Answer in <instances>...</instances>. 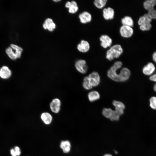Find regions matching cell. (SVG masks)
I'll use <instances>...</instances> for the list:
<instances>
[{
    "instance_id": "cell-1",
    "label": "cell",
    "mask_w": 156,
    "mask_h": 156,
    "mask_svg": "<svg viewBox=\"0 0 156 156\" xmlns=\"http://www.w3.org/2000/svg\"><path fill=\"white\" fill-rule=\"evenodd\" d=\"M112 104L115 107V110L110 108H104L102 110V114L105 117L112 121H118L120 116L124 114L125 106L122 102L116 100L113 101Z\"/></svg>"
},
{
    "instance_id": "cell-2",
    "label": "cell",
    "mask_w": 156,
    "mask_h": 156,
    "mask_svg": "<svg viewBox=\"0 0 156 156\" xmlns=\"http://www.w3.org/2000/svg\"><path fill=\"white\" fill-rule=\"evenodd\" d=\"M123 49L119 44H116L111 46L107 51L106 57L111 61L115 58H119L122 54Z\"/></svg>"
},
{
    "instance_id": "cell-3",
    "label": "cell",
    "mask_w": 156,
    "mask_h": 156,
    "mask_svg": "<svg viewBox=\"0 0 156 156\" xmlns=\"http://www.w3.org/2000/svg\"><path fill=\"white\" fill-rule=\"evenodd\" d=\"M122 65V63L120 61L115 62L107 72L108 77L114 81L119 82L118 74L116 72L117 70L120 68Z\"/></svg>"
},
{
    "instance_id": "cell-4",
    "label": "cell",
    "mask_w": 156,
    "mask_h": 156,
    "mask_svg": "<svg viewBox=\"0 0 156 156\" xmlns=\"http://www.w3.org/2000/svg\"><path fill=\"white\" fill-rule=\"evenodd\" d=\"M133 32L132 27L129 26L122 25L119 29L120 36L125 38H129L131 37Z\"/></svg>"
},
{
    "instance_id": "cell-5",
    "label": "cell",
    "mask_w": 156,
    "mask_h": 156,
    "mask_svg": "<svg viewBox=\"0 0 156 156\" xmlns=\"http://www.w3.org/2000/svg\"><path fill=\"white\" fill-rule=\"evenodd\" d=\"M101 46L104 49L111 47L112 43L111 38L106 34L102 35L99 37Z\"/></svg>"
},
{
    "instance_id": "cell-6",
    "label": "cell",
    "mask_w": 156,
    "mask_h": 156,
    "mask_svg": "<svg viewBox=\"0 0 156 156\" xmlns=\"http://www.w3.org/2000/svg\"><path fill=\"white\" fill-rule=\"evenodd\" d=\"M75 67L77 70L81 73L84 74L88 70V66L86 61L80 59L77 60L75 64Z\"/></svg>"
},
{
    "instance_id": "cell-7",
    "label": "cell",
    "mask_w": 156,
    "mask_h": 156,
    "mask_svg": "<svg viewBox=\"0 0 156 156\" xmlns=\"http://www.w3.org/2000/svg\"><path fill=\"white\" fill-rule=\"evenodd\" d=\"M144 16L145 18V20L139 25L140 28L143 31L149 30L151 27V22L152 18L148 13L144 14Z\"/></svg>"
},
{
    "instance_id": "cell-8",
    "label": "cell",
    "mask_w": 156,
    "mask_h": 156,
    "mask_svg": "<svg viewBox=\"0 0 156 156\" xmlns=\"http://www.w3.org/2000/svg\"><path fill=\"white\" fill-rule=\"evenodd\" d=\"M61 103L60 100L57 98L53 99L50 103L49 107L51 111L54 113H58L60 111Z\"/></svg>"
},
{
    "instance_id": "cell-9",
    "label": "cell",
    "mask_w": 156,
    "mask_h": 156,
    "mask_svg": "<svg viewBox=\"0 0 156 156\" xmlns=\"http://www.w3.org/2000/svg\"><path fill=\"white\" fill-rule=\"evenodd\" d=\"M102 14L103 17L105 20H112L114 18L115 11L112 8L108 7L103 9Z\"/></svg>"
},
{
    "instance_id": "cell-10",
    "label": "cell",
    "mask_w": 156,
    "mask_h": 156,
    "mask_svg": "<svg viewBox=\"0 0 156 156\" xmlns=\"http://www.w3.org/2000/svg\"><path fill=\"white\" fill-rule=\"evenodd\" d=\"M119 74V82H123L128 80L130 76L131 72L127 68H122Z\"/></svg>"
},
{
    "instance_id": "cell-11",
    "label": "cell",
    "mask_w": 156,
    "mask_h": 156,
    "mask_svg": "<svg viewBox=\"0 0 156 156\" xmlns=\"http://www.w3.org/2000/svg\"><path fill=\"white\" fill-rule=\"evenodd\" d=\"M79 18L80 22L82 24H86L90 22L92 17L91 14L88 12L85 11L80 13Z\"/></svg>"
},
{
    "instance_id": "cell-12",
    "label": "cell",
    "mask_w": 156,
    "mask_h": 156,
    "mask_svg": "<svg viewBox=\"0 0 156 156\" xmlns=\"http://www.w3.org/2000/svg\"><path fill=\"white\" fill-rule=\"evenodd\" d=\"M88 76L93 87H96L99 85L100 81V78L97 72H93Z\"/></svg>"
},
{
    "instance_id": "cell-13",
    "label": "cell",
    "mask_w": 156,
    "mask_h": 156,
    "mask_svg": "<svg viewBox=\"0 0 156 156\" xmlns=\"http://www.w3.org/2000/svg\"><path fill=\"white\" fill-rule=\"evenodd\" d=\"M42 26L44 29L49 31H53L55 28L56 25L53 20L51 18H46L43 23Z\"/></svg>"
},
{
    "instance_id": "cell-14",
    "label": "cell",
    "mask_w": 156,
    "mask_h": 156,
    "mask_svg": "<svg viewBox=\"0 0 156 156\" xmlns=\"http://www.w3.org/2000/svg\"><path fill=\"white\" fill-rule=\"evenodd\" d=\"M77 49L79 52L85 53L88 52L90 48V45L89 42L84 40H82L78 44Z\"/></svg>"
},
{
    "instance_id": "cell-15",
    "label": "cell",
    "mask_w": 156,
    "mask_h": 156,
    "mask_svg": "<svg viewBox=\"0 0 156 156\" xmlns=\"http://www.w3.org/2000/svg\"><path fill=\"white\" fill-rule=\"evenodd\" d=\"M12 72L8 67L7 66H2L0 69V77L4 79L10 78L12 75Z\"/></svg>"
},
{
    "instance_id": "cell-16",
    "label": "cell",
    "mask_w": 156,
    "mask_h": 156,
    "mask_svg": "<svg viewBox=\"0 0 156 156\" xmlns=\"http://www.w3.org/2000/svg\"><path fill=\"white\" fill-rule=\"evenodd\" d=\"M155 70V67L153 64L149 62L143 68L142 72L145 75H151Z\"/></svg>"
},
{
    "instance_id": "cell-17",
    "label": "cell",
    "mask_w": 156,
    "mask_h": 156,
    "mask_svg": "<svg viewBox=\"0 0 156 156\" xmlns=\"http://www.w3.org/2000/svg\"><path fill=\"white\" fill-rule=\"evenodd\" d=\"M40 118L43 122L47 125L50 124L53 120L51 114L47 112L42 113L41 115Z\"/></svg>"
},
{
    "instance_id": "cell-18",
    "label": "cell",
    "mask_w": 156,
    "mask_h": 156,
    "mask_svg": "<svg viewBox=\"0 0 156 156\" xmlns=\"http://www.w3.org/2000/svg\"><path fill=\"white\" fill-rule=\"evenodd\" d=\"M60 146L63 153H68L70 151L71 144L68 140L62 141L60 143Z\"/></svg>"
},
{
    "instance_id": "cell-19",
    "label": "cell",
    "mask_w": 156,
    "mask_h": 156,
    "mask_svg": "<svg viewBox=\"0 0 156 156\" xmlns=\"http://www.w3.org/2000/svg\"><path fill=\"white\" fill-rule=\"evenodd\" d=\"M121 22L122 25L132 27L134 25V21L132 18L130 16H126L122 18Z\"/></svg>"
},
{
    "instance_id": "cell-20",
    "label": "cell",
    "mask_w": 156,
    "mask_h": 156,
    "mask_svg": "<svg viewBox=\"0 0 156 156\" xmlns=\"http://www.w3.org/2000/svg\"><path fill=\"white\" fill-rule=\"evenodd\" d=\"M156 5V0H147L145 1L143 3L144 8L148 11L154 8Z\"/></svg>"
},
{
    "instance_id": "cell-21",
    "label": "cell",
    "mask_w": 156,
    "mask_h": 156,
    "mask_svg": "<svg viewBox=\"0 0 156 156\" xmlns=\"http://www.w3.org/2000/svg\"><path fill=\"white\" fill-rule=\"evenodd\" d=\"M88 97L90 102H93L99 99L100 98V95L98 92L93 91L89 93Z\"/></svg>"
},
{
    "instance_id": "cell-22",
    "label": "cell",
    "mask_w": 156,
    "mask_h": 156,
    "mask_svg": "<svg viewBox=\"0 0 156 156\" xmlns=\"http://www.w3.org/2000/svg\"><path fill=\"white\" fill-rule=\"evenodd\" d=\"M10 46L15 51L14 52L17 58H20L23 50V48L21 47L13 44H11Z\"/></svg>"
},
{
    "instance_id": "cell-23",
    "label": "cell",
    "mask_w": 156,
    "mask_h": 156,
    "mask_svg": "<svg viewBox=\"0 0 156 156\" xmlns=\"http://www.w3.org/2000/svg\"><path fill=\"white\" fill-rule=\"evenodd\" d=\"M5 52L11 59L15 60L17 58L14 51L10 46L8 47L6 49Z\"/></svg>"
},
{
    "instance_id": "cell-24",
    "label": "cell",
    "mask_w": 156,
    "mask_h": 156,
    "mask_svg": "<svg viewBox=\"0 0 156 156\" xmlns=\"http://www.w3.org/2000/svg\"><path fill=\"white\" fill-rule=\"evenodd\" d=\"M82 86L83 88L86 90H90L92 88L93 86L88 76L83 78Z\"/></svg>"
},
{
    "instance_id": "cell-25",
    "label": "cell",
    "mask_w": 156,
    "mask_h": 156,
    "mask_svg": "<svg viewBox=\"0 0 156 156\" xmlns=\"http://www.w3.org/2000/svg\"><path fill=\"white\" fill-rule=\"evenodd\" d=\"M107 2V0H95L93 2V3L96 8L101 9L105 6Z\"/></svg>"
},
{
    "instance_id": "cell-26",
    "label": "cell",
    "mask_w": 156,
    "mask_h": 156,
    "mask_svg": "<svg viewBox=\"0 0 156 156\" xmlns=\"http://www.w3.org/2000/svg\"><path fill=\"white\" fill-rule=\"evenodd\" d=\"M71 2V5L68 8V12L71 14H74L78 10L79 8L77 3L74 1Z\"/></svg>"
},
{
    "instance_id": "cell-27",
    "label": "cell",
    "mask_w": 156,
    "mask_h": 156,
    "mask_svg": "<svg viewBox=\"0 0 156 156\" xmlns=\"http://www.w3.org/2000/svg\"><path fill=\"white\" fill-rule=\"evenodd\" d=\"M10 153L12 156H19L21 154V150L18 146H15L10 150Z\"/></svg>"
},
{
    "instance_id": "cell-28",
    "label": "cell",
    "mask_w": 156,
    "mask_h": 156,
    "mask_svg": "<svg viewBox=\"0 0 156 156\" xmlns=\"http://www.w3.org/2000/svg\"><path fill=\"white\" fill-rule=\"evenodd\" d=\"M150 105L152 109L156 110V97L152 96L149 100Z\"/></svg>"
},
{
    "instance_id": "cell-29",
    "label": "cell",
    "mask_w": 156,
    "mask_h": 156,
    "mask_svg": "<svg viewBox=\"0 0 156 156\" xmlns=\"http://www.w3.org/2000/svg\"><path fill=\"white\" fill-rule=\"evenodd\" d=\"M148 14L151 17L152 19H156V9L154 8L148 11Z\"/></svg>"
},
{
    "instance_id": "cell-30",
    "label": "cell",
    "mask_w": 156,
    "mask_h": 156,
    "mask_svg": "<svg viewBox=\"0 0 156 156\" xmlns=\"http://www.w3.org/2000/svg\"><path fill=\"white\" fill-rule=\"evenodd\" d=\"M149 79L151 81L156 82V73L150 77Z\"/></svg>"
},
{
    "instance_id": "cell-31",
    "label": "cell",
    "mask_w": 156,
    "mask_h": 156,
    "mask_svg": "<svg viewBox=\"0 0 156 156\" xmlns=\"http://www.w3.org/2000/svg\"><path fill=\"white\" fill-rule=\"evenodd\" d=\"M71 2L68 1L66 2L65 5V6L66 8H69L71 5Z\"/></svg>"
},
{
    "instance_id": "cell-32",
    "label": "cell",
    "mask_w": 156,
    "mask_h": 156,
    "mask_svg": "<svg viewBox=\"0 0 156 156\" xmlns=\"http://www.w3.org/2000/svg\"><path fill=\"white\" fill-rule=\"evenodd\" d=\"M153 61L156 63V51L153 53Z\"/></svg>"
},
{
    "instance_id": "cell-33",
    "label": "cell",
    "mask_w": 156,
    "mask_h": 156,
    "mask_svg": "<svg viewBox=\"0 0 156 156\" xmlns=\"http://www.w3.org/2000/svg\"><path fill=\"white\" fill-rule=\"evenodd\" d=\"M103 156H113L112 155L110 154H106L103 155Z\"/></svg>"
},
{
    "instance_id": "cell-34",
    "label": "cell",
    "mask_w": 156,
    "mask_h": 156,
    "mask_svg": "<svg viewBox=\"0 0 156 156\" xmlns=\"http://www.w3.org/2000/svg\"><path fill=\"white\" fill-rule=\"evenodd\" d=\"M153 89H154V90L155 92H156V83L155 84L154 86Z\"/></svg>"
},
{
    "instance_id": "cell-35",
    "label": "cell",
    "mask_w": 156,
    "mask_h": 156,
    "mask_svg": "<svg viewBox=\"0 0 156 156\" xmlns=\"http://www.w3.org/2000/svg\"><path fill=\"white\" fill-rule=\"evenodd\" d=\"M60 1V0H53V1H54V2H58V1Z\"/></svg>"
}]
</instances>
